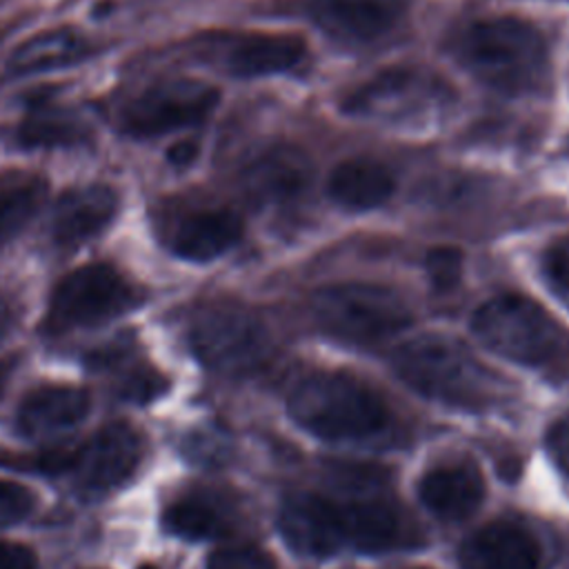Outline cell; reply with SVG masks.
Masks as SVG:
<instances>
[{"instance_id":"6da1fadb","label":"cell","mask_w":569,"mask_h":569,"mask_svg":"<svg viewBox=\"0 0 569 569\" xmlns=\"http://www.w3.org/2000/svg\"><path fill=\"white\" fill-rule=\"evenodd\" d=\"M393 367L411 389L447 405L480 409L500 396L496 376L453 338H413L396 351Z\"/></svg>"},{"instance_id":"7a4b0ae2","label":"cell","mask_w":569,"mask_h":569,"mask_svg":"<svg viewBox=\"0 0 569 569\" xmlns=\"http://www.w3.org/2000/svg\"><path fill=\"white\" fill-rule=\"evenodd\" d=\"M458 58L485 84L505 93H527L547 76L540 33L516 18L473 22L458 40Z\"/></svg>"},{"instance_id":"3957f363","label":"cell","mask_w":569,"mask_h":569,"mask_svg":"<svg viewBox=\"0 0 569 569\" xmlns=\"http://www.w3.org/2000/svg\"><path fill=\"white\" fill-rule=\"evenodd\" d=\"M300 427L329 440H356L378 433L389 418L385 400L347 373H313L289 398Z\"/></svg>"},{"instance_id":"277c9868","label":"cell","mask_w":569,"mask_h":569,"mask_svg":"<svg viewBox=\"0 0 569 569\" xmlns=\"http://www.w3.org/2000/svg\"><path fill=\"white\" fill-rule=\"evenodd\" d=\"M316 322L349 342H376L405 329L411 320L407 305L391 289L369 282H342L316 291Z\"/></svg>"},{"instance_id":"5b68a950","label":"cell","mask_w":569,"mask_h":569,"mask_svg":"<svg viewBox=\"0 0 569 569\" xmlns=\"http://www.w3.org/2000/svg\"><path fill=\"white\" fill-rule=\"evenodd\" d=\"M189 340L198 358L222 373H249L271 353V338L260 318L227 300L204 305L193 313Z\"/></svg>"},{"instance_id":"8992f818","label":"cell","mask_w":569,"mask_h":569,"mask_svg":"<svg viewBox=\"0 0 569 569\" xmlns=\"http://www.w3.org/2000/svg\"><path fill=\"white\" fill-rule=\"evenodd\" d=\"M471 327L491 351L522 365L549 362L562 347L558 322L533 300L516 293L485 302Z\"/></svg>"},{"instance_id":"52a82bcc","label":"cell","mask_w":569,"mask_h":569,"mask_svg":"<svg viewBox=\"0 0 569 569\" xmlns=\"http://www.w3.org/2000/svg\"><path fill=\"white\" fill-rule=\"evenodd\" d=\"M140 302L138 287L116 267L84 264L64 276L49 302L44 327L51 333L109 322Z\"/></svg>"},{"instance_id":"ba28073f","label":"cell","mask_w":569,"mask_h":569,"mask_svg":"<svg viewBox=\"0 0 569 569\" xmlns=\"http://www.w3.org/2000/svg\"><path fill=\"white\" fill-rule=\"evenodd\" d=\"M216 102L218 91L207 82L160 80L124 98L116 109V124L127 136L151 138L204 120Z\"/></svg>"},{"instance_id":"9c48e42d","label":"cell","mask_w":569,"mask_h":569,"mask_svg":"<svg viewBox=\"0 0 569 569\" xmlns=\"http://www.w3.org/2000/svg\"><path fill=\"white\" fill-rule=\"evenodd\" d=\"M142 436L127 422L100 429L84 447L76 449L71 476L84 498H102L120 489L140 467Z\"/></svg>"},{"instance_id":"30bf717a","label":"cell","mask_w":569,"mask_h":569,"mask_svg":"<svg viewBox=\"0 0 569 569\" xmlns=\"http://www.w3.org/2000/svg\"><path fill=\"white\" fill-rule=\"evenodd\" d=\"M162 244L184 260H213L229 251L242 236L240 218L211 204H167L158 216Z\"/></svg>"},{"instance_id":"8fae6325","label":"cell","mask_w":569,"mask_h":569,"mask_svg":"<svg viewBox=\"0 0 569 569\" xmlns=\"http://www.w3.org/2000/svg\"><path fill=\"white\" fill-rule=\"evenodd\" d=\"M336 507L345 542L360 551L409 549L420 542V527L387 498H356Z\"/></svg>"},{"instance_id":"7c38bea8","label":"cell","mask_w":569,"mask_h":569,"mask_svg":"<svg viewBox=\"0 0 569 569\" xmlns=\"http://www.w3.org/2000/svg\"><path fill=\"white\" fill-rule=\"evenodd\" d=\"M438 82L418 71H389L356 89L345 109L367 118H405L440 98Z\"/></svg>"},{"instance_id":"4fadbf2b","label":"cell","mask_w":569,"mask_h":569,"mask_svg":"<svg viewBox=\"0 0 569 569\" xmlns=\"http://www.w3.org/2000/svg\"><path fill=\"white\" fill-rule=\"evenodd\" d=\"M278 527L284 542L302 556L325 558L345 545L338 507L313 493L287 498L278 516Z\"/></svg>"},{"instance_id":"5bb4252c","label":"cell","mask_w":569,"mask_h":569,"mask_svg":"<svg viewBox=\"0 0 569 569\" xmlns=\"http://www.w3.org/2000/svg\"><path fill=\"white\" fill-rule=\"evenodd\" d=\"M409 0H311V18L333 38L369 42L389 33L407 13Z\"/></svg>"},{"instance_id":"9a60e30c","label":"cell","mask_w":569,"mask_h":569,"mask_svg":"<svg viewBox=\"0 0 569 569\" xmlns=\"http://www.w3.org/2000/svg\"><path fill=\"white\" fill-rule=\"evenodd\" d=\"M462 569H540L538 540L513 522H491L460 547Z\"/></svg>"},{"instance_id":"2e32d148","label":"cell","mask_w":569,"mask_h":569,"mask_svg":"<svg viewBox=\"0 0 569 569\" xmlns=\"http://www.w3.org/2000/svg\"><path fill=\"white\" fill-rule=\"evenodd\" d=\"M118 209V196L107 184H82L67 189L51 218L53 240L62 247H78L109 227Z\"/></svg>"},{"instance_id":"e0dca14e","label":"cell","mask_w":569,"mask_h":569,"mask_svg":"<svg viewBox=\"0 0 569 569\" xmlns=\"http://www.w3.org/2000/svg\"><path fill=\"white\" fill-rule=\"evenodd\" d=\"M311 180V162L298 147L278 144L258 156L244 171V191L258 204H284Z\"/></svg>"},{"instance_id":"ac0fdd59","label":"cell","mask_w":569,"mask_h":569,"mask_svg":"<svg viewBox=\"0 0 569 569\" xmlns=\"http://www.w3.org/2000/svg\"><path fill=\"white\" fill-rule=\"evenodd\" d=\"M91 398L71 385H42L31 389L18 407V429L24 436H49L71 429L87 418Z\"/></svg>"},{"instance_id":"d6986e66","label":"cell","mask_w":569,"mask_h":569,"mask_svg":"<svg viewBox=\"0 0 569 569\" xmlns=\"http://www.w3.org/2000/svg\"><path fill=\"white\" fill-rule=\"evenodd\" d=\"M422 505L440 518L458 520L476 511L485 496V482L476 465L445 462L429 469L418 482Z\"/></svg>"},{"instance_id":"ffe728a7","label":"cell","mask_w":569,"mask_h":569,"mask_svg":"<svg viewBox=\"0 0 569 569\" xmlns=\"http://www.w3.org/2000/svg\"><path fill=\"white\" fill-rule=\"evenodd\" d=\"M233 520L231 502L211 489L182 491L162 511L164 529L191 540L222 536L233 527Z\"/></svg>"},{"instance_id":"44dd1931","label":"cell","mask_w":569,"mask_h":569,"mask_svg":"<svg viewBox=\"0 0 569 569\" xmlns=\"http://www.w3.org/2000/svg\"><path fill=\"white\" fill-rule=\"evenodd\" d=\"M305 58L302 40L293 36H240L227 42L222 67L242 78L289 71Z\"/></svg>"},{"instance_id":"7402d4cb","label":"cell","mask_w":569,"mask_h":569,"mask_svg":"<svg viewBox=\"0 0 569 569\" xmlns=\"http://www.w3.org/2000/svg\"><path fill=\"white\" fill-rule=\"evenodd\" d=\"M329 196L347 209H373L389 200L393 178L389 169L371 158H351L340 162L327 182Z\"/></svg>"},{"instance_id":"603a6c76","label":"cell","mask_w":569,"mask_h":569,"mask_svg":"<svg viewBox=\"0 0 569 569\" xmlns=\"http://www.w3.org/2000/svg\"><path fill=\"white\" fill-rule=\"evenodd\" d=\"M18 142L31 149L78 147L89 142V127L78 113L53 102L33 104L18 124Z\"/></svg>"},{"instance_id":"cb8c5ba5","label":"cell","mask_w":569,"mask_h":569,"mask_svg":"<svg viewBox=\"0 0 569 569\" xmlns=\"http://www.w3.org/2000/svg\"><path fill=\"white\" fill-rule=\"evenodd\" d=\"M89 53V42L71 29L42 31L22 42L9 58L13 73H38L60 69L82 60Z\"/></svg>"},{"instance_id":"d4e9b609","label":"cell","mask_w":569,"mask_h":569,"mask_svg":"<svg viewBox=\"0 0 569 569\" xmlns=\"http://www.w3.org/2000/svg\"><path fill=\"white\" fill-rule=\"evenodd\" d=\"M102 365L111 371L118 393L133 402H149L164 389V378L160 371L147 362L129 358L127 351L104 356Z\"/></svg>"},{"instance_id":"484cf974","label":"cell","mask_w":569,"mask_h":569,"mask_svg":"<svg viewBox=\"0 0 569 569\" xmlns=\"http://www.w3.org/2000/svg\"><path fill=\"white\" fill-rule=\"evenodd\" d=\"M42 200V187L36 182L18 184L0 193V247L20 233Z\"/></svg>"},{"instance_id":"4316f807","label":"cell","mask_w":569,"mask_h":569,"mask_svg":"<svg viewBox=\"0 0 569 569\" xmlns=\"http://www.w3.org/2000/svg\"><path fill=\"white\" fill-rule=\"evenodd\" d=\"M76 449H53L44 453H16L0 449V465L13 467L22 471H40V473H62L73 465Z\"/></svg>"},{"instance_id":"83f0119b","label":"cell","mask_w":569,"mask_h":569,"mask_svg":"<svg viewBox=\"0 0 569 569\" xmlns=\"http://www.w3.org/2000/svg\"><path fill=\"white\" fill-rule=\"evenodd\" d=\"M542 273L553 293L569 307V238H560L545 249Z\"/></svg>"},{"instance_id":"f1b7e54d","label":"cell","mask_w":569,"mask_h":569,"mask_svg":"<svg viewBox=\"0 0 569 569\" xmlns=\"http://www.w3.org/2000/svg\"><path fill=\"white\" fill-rule=\"evenodd\" d=\"M38 505V496L18 482L0 480V527L22 522Z\"/></svg>"},{"instance_id":"f546056e","label":"cell","mask_w":569,"mask_h":569,"mask_svg":"<svg viewBox=\"0 0 569 569\" xmlns=\"http://www.w3.org/2000/svg\"><path fill=\"white\" fill-rule=\"evenodd\" d=\"M207 569H276V565L262 549L251 545H236L211 553Z\"/></svg>"},{"instance_id":"4dcf8cb0","label":"cell","mask_w":569,"mask_h":569,"mask_svg":"<svg viewBox=\"0 0 569 569\" xmlns=\"http://www.w3.org/2000/svg\"><path fill=\"white\" fill-rule=\"evenodd\" d=\"M427 267L436 287H451L460 276V253L453 249H436L429 253Z\"/></svg>"},{"instance_id":"1f68e13d","label":"cell","mask_w":569,"mask_h":569,"mask_svg":"<svg viewBox=\"0 0 569 569\" xmlns=\"http://www.w3.org/2000/svg\"><path fill=\"white\" fill-rule=\"evenodd\" d=\"M0 569H38V558L24 545L0 540Z\"/></svg>"},{"instance_id":"d6a6232c","label":"cell","mask_w":569,"mask_h":569,"mask_svg":"<svg viewBox=\"0 0 569 569\" xmlns=\"http://www.w3.org/2000/svg\"><path fill=\"white\" fill-rule=\"evenodd\" d=\"M547 445L556 462L569 473V413L562 416L547 433Z\"/></svg>"},{"instance_id":"836d02e7","label":"cell","mask_w":569,"mask_h":569,"mask_svg":"<svg viewBox=\"0 0 569 569\" xmlns=\"http://www.w3.org/2000/svg\"><path fill=\"white\" fill-rule=\"evenodd\" d=\"M193 156H196V147H193L191 142H180V144L171 147V151H169V158H171L173 162H178V164L189 162Z\"/></svg>"},{"instance_id":"e575fe53","label":"cell","mask_w":569,"mask_h":569,"mask_svg":"<svg viewBox=\"0 0 569 569\" xmlns=\"http://www.w3.org/2000/svg\"><path fill=\"white\" fill-rule=\"evenodd\" d=\"M9 325H11V311H9V305L4 302V298L0 296V338L7 333Z\"/></svg>"},{"instance_id":"d590c367","label":"cell","mask_w":569,"mask_h":569,"mask_svg":"<svg viewBox=\"0 0 569 569\" xmlns=\"http://www.w3.org/2000/svg\"><path fill=\"white\" fill-rule=\"evenodd\" d=\"M7 376H9V367L7 365H0V393H2V387L7 382Z\"/></svg>"},{"instance_id":"8d00e7d4","label":"cell","mask_w":569,"mask_h":569,"mask_svg":"<svg viewBox=\"0 0 569 569\" xmlns=\"http://www.w3.org/2000/svg\"><path fill=\"white\" fill-rule=\"evenodd\" d=\"M140 569H156V567H151V565H142Z\"/></svg>"}]
</instances>
